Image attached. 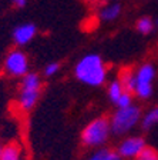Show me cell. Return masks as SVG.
Instances as JSON below:
<instances>
[{"instance_id": "1", "label": "cell", "mask_w": 158, "mask_h": 160, "mask_svg": "<svg viewBox=\"0 0 158 160\" xmlns=\"http://www.w3.org/2000/svg\"><path fill=\"white\" fill-rule=\"evenodd\" d=\"M74 76L80 83L89 87H100L107 82L108 70L100 54L89 53L76 63Z\"/></svg>"}, {"instance_id": "2", "label": "cell", "mask_w": 158, "mask_h": 160, "mask_svg": "<svg viewBox=\"0 0 158 160\" xmlns=\"http://www.w3.org/2000/svg\"><path fill=\"white\" fill-rule=\"evenodd\" d=\"M43 90V80L39 73L29 72L22 77V82L19 84V92L16 97V106L20 112L27 113L36 107Z\"/></svg>"}, {"instance_id": "3", "label": "cell", "mask_w": 158, "mask_h": 160, "mask_svg": "<svg viewBox=\"0 0 158 160\" xmlns=\"http://www.w3.org/2000/svg\"><path fill=\"white\" fill-rule=\"evenodd\" d=\"M141 117H142L141 107L134 103L125 107H115L113 114L108 117L110 126H111V133L114 136H120V137L127 136L137 126H140Z\"/></svg>"}, {"instance_id": "4", "label": "cell", "mask_w": 158, "mask_h": 160, "mask_svg": "<svg viewBox=\"0 0 158 160\" xmlns=\"http://www.w3.org/2000/svg\"><path fill=\"white\" fill-rule=\"evenodd\" d=\"M110 119L105 116H98L90 120L81 132V144L87 149H100L108 143L111 137Z\"/></svg>"}, {"instance_id": "5", "label": "cell", "mask_w": 158, "mask_h": 160, "mask_svg": "<svg viewBox=\"0 0 158 160\" xmlns=\"http://www.w3.org/2000/svg\"><path fill=\"white\" fill-rule=\"evenodd\" d=\"M157 76V69L152 63L140 64L135 69V89L134 94L140 100H148L154 93V80Z\"/></svg>"}, {"instance_id": "6", "label": "cell", "mask_w": 158, "mask_h": 160, "mask_svg": "<svg viewBox=\"0 0 158 160\" xmlns=\"http://www.w3.org/2000/svg\"><path fill=\"white\" fill-rule=\"evenodd\" d=\"M29 57L24 52L19 49L10 50L3 63V73L7 77L22 79L24 74L29 73Z\"/></svg>"}, {"instance_id": "7", "label": "cell", "mask_w": 158, "mask_h": 160, "mask_svg": "<svg viewBox=\"0 0 158 160\" xmlns=\"http://www.w3.org/2000/svg\"><path fill=\"white\" fill-rule=\"evenodd\" d=\"M145 147H147V143H145V139L142 136H138V134H127V136H124L120 140V143L115 150L121 156V159L134 160Z\"/></svg>"}, {"instance_id": "8", "label": "cell", "mask_w": 158, "mask_h": 160, "mask_svg": "<svg viewBox=\"0 0 158 160\" xmlns=\"http://www.w3.org/2000/svg\"><path fill=\"white\" fill-rule=\"evenodd\" d=\"M36 26L31 23H26V24H20L14 29L13 32V40L17 46H26L27 43H30L31 40L36 36Z\"/></svg>"}, {"instance_id": "9", "label": "cell", "mask_w": 158, "mask_h": 160, "mask_svg": "<svg viewBox=\"0 0 158 160\" xmlns=\"http://www.w3.org/2000/svg\"><path fill=\"white\" fill-rule=\"evenodd\" d=\"M118 80L121 82L122 87H124L125 92L134 94V89H135V70L130 69V67H125L121 69L118 74Z\"/></svg>"}, {"instance_id": "10", "label": "cell", "mask_w": 158, "mask_h": 160, "mask_svg": "<svg viewBox=\"0 0 158 160\" xmlns=\"http://www.w3.org/2000/svg\"><path fill=\"white\" fill-rule=\"evenodd\" d=\"M86 160H122V159L117 153V150H113L110 147L104 146L100 147V149H96Z\"/></svg>"}, {"instance_id": "11", "label": "cell", "mask_w": 158, "mask_h": 160, "mask_svg": "<svg viewBox=\"0 0 158 160\" xmlns=\"http://www.w3.org/2000/svg\"><path fill=\"white\" fill-rule=\"evenodd\" d=\"M0 160H22V146L16 142L4 144Z\"/></svg>"}, {"instance_id": "12", "label": "cell", "mask_w": 158, "mask_h": 160, "mask_svg": "<svg viewBox=\"0 0 158 160\" xmlns=\"http://www.w3.org/2000/svg\"><path fill=\"white\" fill-rule=\"evenodd\" d=\"M157 124H158V106H154L148 112L142 113L140 126H141L142 130H151Z\"/></svg>"}, {"instance_id": "13", "label": "cell", "mask_w": 158, "mask_h": 160, "mask_svg": "<svg viewBox=\"0 0 158 160\" xmlns=\"http://www.w3.org/2000/svg\"><path fill=\"white\" fill-rule=\"evenodd\" d=\"M120 13H121V6L118 3L107 4V6L100 9V17L104 22H113L120 16Z\"/></svg>"}, {"instance_id": "14", "label": "cell", "mask_w": 158, "mask_h": 160, "mask_svg": "<svg viewBox=\"0 0 158 160\" xmlns=\"http://www.w3.org/2000/svg\"><path fill=\"white\" fill-rule=\"evenodd\" d=\"M124 92L125 90H124V87H122L121 82L118 80V77L111 80L108 83V87H107V96H108L110 102H111L113 104L117 103V100L121 97V94L124 93Z\"/></svg>"}, {"instance_id": "15", "label": "cell", "mask_w": 158, "mask_h": 160, "mask_svg": "<svg viewBox=\"0 0 158 160\" xmlns=\"http://www.w3.org/2000/svg\"><path fill=\"white\" fill-rule=\"evenodd\" d=\"M154 20L151 17H141V19L137 22V30H138L141 34H150L154 30Z\"/></svg>"}, {"instance_id": "16", "label": "cell", "mask_w": 158, "mask_h": 160, "mask_svg": "<svg viewBox=\"0 0 158 160\" xmlns=\"http://www.w3.org/2000/svg\"><path fill=\"white\" fill-rule=\"evenodd\" d=\"M134 160H158V150L155 147L147 146Z\"/></svg>"}, {"instance_id": "17", "label": "cell", "mask_w": 158, "mask_h": 160, "mask_svg": "<svg viewBox=\"0 0 158 160\" xmlns=\"http://www.w3.org/2000/svg\"><path fill=\"white\" fill-rule=\"evenodd\" d=\"M59 70H60V64L56 63V62H51V63L46 64V67L43 70V74L46 77H53L59 73Z\"/></svg>"}, {"instance_id": "18", "label": "cell", "mask_w": 158, "mask_h": 160, "mask_svg": "<svg viewBox=\"0 0 158 160\" xmlns=\"http://www.w3.org/2000/svg\"><path fill=\"white\" fill-rule=\"evenodd\" d=\"M130 104H132V93L124 92L114 106L115 107H125V106H130Z\"/></svg>"}, {"instance_id": "19", "label": "cell", "mask_w": 158, "mask_h": 160, "mask_svg": "<svg viewBox=\"0 0 158 160\" xmlns=\"http://www.w3.org/2000/svg\"><path fill=\"white\" fill-rule=\"evenodd\" d=\"M16 6H19V7H23V6H26V0H12Z\"/></svg>"}, {"instance_id": "20", "label": "cell", "mask_w": 158, "mask_h": 160, "mask_svg": "<svg viewBox=\"0 0 158 160\" xmlns=\"http://www.w3.org/2000/svg\"><path fill=\"white\" fill-rule=\"evenodd\" d=\"M3 146H4V144L2 143V142H0V154H2V150H3Z\"/></svg>"}]
</instances>
